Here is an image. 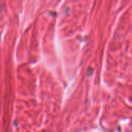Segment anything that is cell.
Returning <instances> with one entry per match:
<instances>
[]
</instances>
